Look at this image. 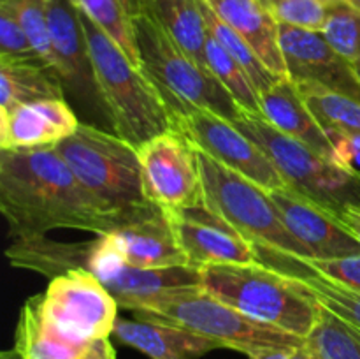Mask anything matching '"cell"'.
<instances>
[{
	"label": "cell",
	"instance_id": "9",
	"mask_svg": "<svg viewBox=\"0 0 360 359\" xmlns=\"http://www.w3.org/2000/svg\"><path fill=\"white\" fill-rule=\"evenodd\" d=\"M171 111L176 130L214 160L246 176L267 192L287 185L266 151L232 120L186 104L174 106Z\"/></svg>",
	"mask_w": 360,
	"mask_h": 359
},
{
	"label": "cell",
	"instance_id": "23",
	"mask_svg": "<svg viewBox=\"0 0 360 359\" xmlns=\"http://www.w3.org/2000/svg\"><path fill=\"white\" fill-rule=\"evenodd\" d=\"M94 248L95 239L67 243L39 236V238L14 239L6 256L14 267L55 278L67 271L88 270Z\"/></svg>",
	"mask_w": 360,
	"mask_h": 359
},
{
	"label": "cell",
	"instance_id": "10",
	"mask_svg": "<svg viewBox=\"0 0 360 359\" xmlns=\"http://www.w3.org/2000/svg\"><path fill=\"white\" fill-rule=\"evenodd\" d=\"M148 201L164 211L202 204V180L195 146L179 130H169L137 146Z\"/></svg>",
	"mask_w": 360,
	"mask_h": 359
},
{
	"label": "cell",
	"instance_id": "2",
	"mask_svg": "<svg viewBox=\"0 0 360 359\" xmlns=\"http://www.w3.org/2000/svg\"><path fill=\"white\" fill-rule=\"evenodd\" d=\"M95 92L116 136L141 146L151 137L176 130L174 116L153 77L136 67L118 44L81 13Z\"/></svg>",
	"mask_w": 360,
	"mask_h": 359
},
{
	"label": "cell",
	"instance_id": "28",
	"mask_svg": "<svg viewBox=\"0 0 360 359\" xmlns=\"http://www.w3.org/2000/svg\"><path fill=\"white\" fill-rule=\"evenodd\" d=\"M197 4H199V9L200 13H202L207 34H210L211 37L217 39V41L227 49L229 55L246 70V74L250 76L252 83L255 84L259 95L262 94L264 90H267V88H269L280 76H276V74L264 63V60L257 55V51L250 46V42L246 41L243 35H239L231 25L225 23V21L214 13V9L206 2V0H197Z\"/></svg>",
	"mask_w": 360,
	"mask_h": 359
},
{
	"label": "cell",
	"instance_id": "15",
	"mask_svg": "<svg viewBox=\"0 0 360 359\" xmlns=\"http://www.w3.org/2000/svg\"><path fill=\"white\" fill-rule=\"evenodd\" d=\"M165 215L192 266L260 263L259 250L202 204L190 210L165 211Z\"/></svg>",
	"mask_w": 360,
	"mask_h": 359
},
{
	"label": "cell",
	"instance_id": "8",
	"mask_svg": "<svg viewBox=\"0 0 360 359\" xmlns=\"http://www.w3.org/2000/svg\"><path fill=\"white\" fill-rule=\"evenodd\" d=\"M234 123L266 151L287 185L315 197L336 213L347 204H360V178L278 130L260 113L241 109Z\"/></svg>",
	"mask_w": 360,
	"mask_h": 359
},
{
	"label": "cell",
	"instance_id": "40",
	"mask_svg": "<svg viewBox=\"0 0 360 359\" xmlns=\"http://www.w3.org/2000/svg\"><path fill=\"white\" fill-rule=\"evenodd\" d=\"M290 359H320V358L315 354V352L309 351L304 344V345H301V347L290 351Z\"/></svg>",
	"mask_w": 360,
	"mask_h": 359
},
{
	"label": "cell",
	"instance_id": "34",
	"mask_svg": "<svg viewBox=\"0 0 360 359\" xmlns=\"http://www.w3.org/2000/svg\"><path fill=\"white\" fill-rule=\"evenodd\" d=\"M280 25L322 32L329 14L323 0H260Z\"/></svg>",
	"mask_w": 360,
	"mask_h": 359
},
{
	"label": "cell",
	"instance_id": "25",
	"mask_svg": "<svg viewBox=\"0 0 360 359\" xmlns=\"http://www.w3.org/2000/svg\"><path fill=\"white\" fill-rule=\"evenodd\" d=\"M141 11L157 21L176 44L190 56L206 67L207 28L197 0H139ZM207 69V67H206Z\"/></svg>",
	"mask_w": 360,
	"mask_h": 359
},
{
	"label": "cell",
	"instance_id": "42",
	"mask_svg": "<svg viewBox=\"0 0 360 359\" xmlns=\"http://www.w3.org/2000/svg\"><path fill=\"white\" fill-rule=\"evenodd\" d=\"M345 2H348L350 6H354V7H357V9H360V0H345Z\"/></svg>",
	"mask_w": 360,
	"mask_h": 359
},
{
	"label": "cell",
	"instance_id": "13",
	"mask_svg": "<svg viewBox=\"0 0 360 359\" xmlns=\"http://www.w3.org/2000/svg\"><path fill=\"white\" fill-rule=\"evenodd\" d=\"M269 197L290 234L315 259H333L360 253V243L315 197L290 185L269 190Z\"/></svg>",
	"mask_w": 360,
	"mask_h": 359
},
{
	"label": "cell",
	"instance_id": "29",
	"mask_svg": "<svg viewBox=\"0 0 360 359\" xmlns=\"http://www.w3.org/2000/svg\"><path fill=\"white\" fill-rule=\"evenodd\" d=\"M295 83V81H294ZM309 111L326 130L360 137V101L327 90L320 84L295 83Z\"/></svg>",
	"mask_w": 360,
	"mask_h": 359
},
{
	"label": "cell",
	"instance_id": "4",
	"mask_svg": "<svg viewBox=\"0 0 360 359\" xmlns=\"http://www.w3.org/2000/svg\"><path fill=\"white\" fill-rule=\"evenodd\" d=\"M55 148L79 182L123 224L160 210L144 194L139 155L129 141L79 123L76 132Z\"/></svg>",
	"mask_w": 360,
	"mask_h": 359
},
{
	"label": "cell",
	"instance_id": "21",
	"mask_svg": "<svg viewBox=\"0 0 360 359\" xmlns=\"http://www.w3.org/2000/svg\"><path fill=\"white\" fill-rule=\"evenodd\" d=\"M14 345L25 359H86L95 341L81 340L53 324L37 294L27 299L21 308Z\"/></svg>",
	"mask_w": 360,
	"mask_h": 359
},
{
	"label": "cell",
	"instance_id": "43",
	"mask_svg": "<svg viewBox=\"0 0 360 359\" xmlns=\"http://www.w3.org/2000/svg\"><path fill=\"white\" fill-rule=\"evenodd\" d=\"M354 70H355V76H357V80L360 83V65H354Z\"/></svg>",
	"mask_w": 360,
	"mask_h": 359
},
{
	"label": "cell",
	"instance_id": "27",
	"mask_svg": "<svg viewBox=\"0 0 360 359\" xmlns=\"http://www.w3.org/2000/svg\"><path fill=\"white\" fill-rule=\"evenodd\" d=\"M72 2L122 48L134 65L143 69L139 49H137L136 28H134V21L143 13L139 0H72Z\"/></svg>",
	"mask_w": 360,
	"mask_h": 359
},
{
	"label": "cell",
	"instance_id": "7",
	"mask_svg": "<svg viewBox=\"0 0 360 359\" xmlns=\"http://www.w3.org/2000/svg\"><path fill=\"white\" fill-rule=\"evenodd\" d=\"M134 28L143 69L158 84L169 108L186 104L213 111L232 122L239 118L243 108L227 88L206 67L190 58L157 21L141 13Z\"/></svg>",
	"mask_w": 360,
	"mask_h": 359
},
{
	"label": "cell",
	"instance_id": "1",
	"mask_svg": "<svg viewBox=\"0 0 360 359\" xmlns=\"http://www.w3.org/2000/svg\"><path fill=\"white\" fill-rule=\"evenodd\" d=\"M0 211L13 239L39 238L55 229L102 236L123 224L55 146L0 150Z\"/></svg>",
	"mask_w": 360,
	"mask_h": 359
},
{
	"label": "cell",
	"instance_id": "33",
	"mask_svg": "<svg viewBox=\"0 0 360 359\" xmlns=\"http://www.w3.org/2000/svg\"><path fill=\"white\" fill-rule=\"evenodd\" d=\"M20 21L35 55L42 63L56 69V56L53 51L48 25V0H0Z\"/></svg>",
	"mask_w": 360,
	"mask_h": 359
},
{
	"label": "cell",
	"instance_id": "18",
	"mask_svg": "<svg viewBox=\"0 0 360 359\" xmlns=\"http://www.w3.org/2000/svg\"><path fill=\"white\" fill-rule=\"evenodd\" d=\"M112 336L150 359H200L220 344L183 327L150 319L116 320Z\"/></svg>",
	"mask_w": 360,
	"mask_h": 359
},
{
	"label": "cell",
	"instance_id": "37",
	"mask_svg": "<svg viewBox=\"0 0 360 359\" xmlns=\"http://www.w3.org/2000/svg\"><path fill=\"white\" fill-rule=\"evenodd\" d=\"M338 218L343 227L360 243V204H347L338 211Z\"/></svg>",
	"mask_w": 360,
	"mask_h": 359
},
{
	"label": "cell",
	"instance_id": "20",
	"mask_svg": "<svg viewBox=\"0 0 360 359\" xmlns=\"http://www.w3.org/2000/svg\"><path fill=\"white\" fill-rule=\"evenodd\" d=\"M48 25L56 70L63 84L67 83L74 90L84 84L95 88L86 37L76 4L72 0H48Z\"/></svg>",
	"mask_w": 360,
	"mask_h": 359
},
{
	"label": "cell",
	"instance_id": "32",
	"mask_svg": "<svg viewBox=\"0 0 360 359\" xmlns=\"http://www.w3.org/2000/svg\"><path fill=\"white\" fill-rule=\"evenodd\" d=\"M323 37L352 65H360V9L345 0L329 6Z\"/></svg>",
	"mask_w": 360,
	"mask_h": 359
},
{
	"label": "cell",
	"instance_id": "17",
	"mask_svg": "<svg viewBox=\"0 0 360 359\" xmlns=\"http://www.w3.org/2000/svg\"><path fill=\"white\" fill-rule=\"evenodd\" d=\"M109 234L112 236L130 266L144 270L192 266L181 246L178 245L164 210L127 222Z\"/></svg>",
	"mask_w": 360,
	"mask_h": 359
},
{
	"label": "cell",
	"instance_id": "16",
	"mask_svg": "<svg viewBox=\"0 0 360 359\" xmlns=\"http://www.w3.org/2000/svg\"><path fill=\"white\" fill-rule=\"evenodd\" d=\"M79 123L65 99L0 109V150L55 146L72 136Z\"/></svg>",
	"mask_w": 360,
	"mask_h": 359
},
{
	"label": "cell",
	"instance_id": "36",
	"mask_svg": "<svg viewBox=\"0 0 360 359\" xmlns=\"http://www.w3.org/2000/svg\"><path fill=\"white\" fill-rule=\"evenodd\" d=\"M274 259H292L301 266L311 267L320 275L333 278L347 287L360 291V253L345 257H333V259H315V257H274Z\"/></svg>",
	"mask_w": 360,
	"mask_h": 359
},
{
	"label": "cell",
	"instance_id": "26",
	"mask_svg": "<svg viewBox=\"0 0 360 359\" xmlns=\"http://www.w3.org/2000/svg\"><path fill=\"white\" fill-rule=\"evenodd\" d=\"M274 270L283 271L297 287L311 296L323 310L340 317L360 331V291L347 287L311 267L301 266L292 259H274Z\"/></svg>",
	"mask_w": 360,
	"mask_h": 359
},
{
	"label": "cell",
	"instance_id": "12",
	"mask_svg": "<svg viewBox=\"0 0 360 359\" xmlns=\"http://www.w3.org/2000/svg\"><path fill=\"white\" fill-rule=\"evenodd\" d=\"M86 271L94 273L118 305L130 312L143 308L165 292L202 285L200 267L197 266L158 270L130 266L109 232L95 238V248Z\"/></svg>",
	"mask_w": 360,
	"mask_h": 359
},
{
	"label": "cell",
	"instance_id": "35",
	"mask_svg": "<svg viewBox=\"0 0 360 359\" xmlns=\"http://www.w3.org/2000/svg\"><path fill=\"white\" fill-rule=\"evenodd\" d=\"M34 60H39V56L35 55L20 21L9 6L0 2V62H34Z\"/></svg>",
	"mask_w": 360,
	"mask_h": 359
},
{
	"label": "cell",
	"instance_id": "3",
	"mask_svg": "<svg viewBox=\"0 0 360 359\" xmlns=\"http://www.w3.org/2000/svg\"><path fill=\"white\" fill-rule=\"evenodd\" d=\"M200 282L211 296L245 315L304 340L322 313V306L283 271L262 263L202 266Z\"/></svg>",
	"mask_w": 360,
	"mask_h": 359
},
{
	"label": "cell",
	"instance_id": "31",
	"mask_svg": "<svg viewBox=\"0 0 360 359\" xmlns=\"http://www.w3.org/2000/svg\"><path fill=\"white\" fill-rule=\"evenodd\" d=\"M306 347L320 359H360V331L322 308Z\"/></svg>",
	"mask_w": 360,
	"mask_h": 359
},
{
	"label": "cell",
	"instance_id": "6",
	"mask_svg": "<svg viewBox=\"0 0 360 359\" xmlns=\"http://www.w3.org/2000/svg\"><path fill=\"white\" fill-rule=\"evenodd\" d=\"M134 315L183 327L217 341L221 348L238 351L245 355L266 348L292 351L306 344L304 338L245 315L211 296L202 285L165 292L136 310Z\"/></svg>",
	"mask_w": 360,
	"mask_h": 359
},
{
	"label": "cell",
	"instance_id": "41",
	"mask_svg": "<svg viewBox=\"0 0 360 359\" xmlns=\"http://www.w3.org/2000/svg\"><path fill=\"white\" fill-rule=\"evenodd\" d=\"M0 359H25V355L21 354L20 348L14 345L13 348H7V351H4L2 354H0Z\"/></svg>",
	"mask_w": 360,
	"mask_h": 359
},
{
	"label": "cell",
	"instance_id": "5",
	"mask_svg": "<svg viewBox=\"0 0 360 359\" xmlns=\"http://www.w3.org/2000/svg\"><path fill=\"white\" fill-rule=\"evenodd\" d=\"M202 180V206L259 250L260 263L271 257H309L278 215L269 192L234 169L195 148Z\"/></svg>",
	"mask_w": 360,
	"mask_h": 359
},
{
	"label": "cell",
	"instance_id": "14",
	"mask_svg": "<svg viewBox=\"0 0 360 359\" xmlns=\"http://www.w3.org/2000/svg\"><path fill=\"white\" fill-rule=\"evenodd\" d=\"M280 49L287 76L295 83H313L360 101L354 65L327 42L322 32L280 25Z\"/></svg>",
	"mask_w": 360,
	"mask_h": 359
},
{
	"label": "cell",
	"instance_id": "19",
	"mask_svg": "<svg viewBox=\"0 0 360 359\" xmlns=\"http://www.w3.org/2000/svg\"><path fill=\"white\" fill-rule=\"evenodd\" d=\"M260 115L278 130L302 141L333 160V143L329 134L309 111L297 84L288 76L278 77L260 94Z\"/></svg>",
	"mask_w": 360,
	"mask_h": 359
},
{
	"label": "cell",
	"instance_id": "39",
	"mask_svg": "<svg viewBox=\"0 0 360 359\" xmlns=\"http://www.w3.org/2000/svg\"><path fill=\"white\" fill-rule=\"evenodd\" d=\"M294 351V348H292ZM248 359H290V351L287 348H266L246 355Z\"/></svg>",
	"mask_w": 360,
	"mask_h": 359
},
{
	"label": "cell",
	"instance_id": "11",
	"mask_svg": "<svg viewBox=\"0 0 360 359\" xmlns=\"http://www.w3.org/2000/svg\"><path fill=\"white\" fill-rule=\"evenodd\" d=\"M41 303L53 324L86 341L109 338L118 320V301L86 270H72L51 278L41 294Z\"/></svg>",
	"mask_w": 360,
	"mask_h": 359
},
{
	"label": "cell",
	"instance_id": "44",
	"mask_svg": "<svg viewBox=\"0 0 360 359\" xmlns=\"http://www.w3.org/2000/svg\"><path fill=\"white\" fill-rule=\"evenodd\" d=\"M323 2H326V4H327V6H333V4H336V2H338V0H323Z\"/></svg>",
	"mask_w": 360,
	"mask_h": 359
},
{
	"label": "cell",
	"instance_id": "30",
	"mask_svg": "<svg viewBox=\"0 0 360 359\" xmlns=\"http://www.w3.org/2000/svg\"><path fill=\"white\" fill-rule=\"evenodd\" d=\"M204 55H206L207 70L227 88V92L238 101V104L243 109L260 113V95L255 84L252 83L246 70L229 55L227 49L210 34L206 39Z\"/></svg>",
	"mask_w": 360,
	"mask_h": 359
},
{
	"label": "cell",
	"instance_id": "38",
	"mask_svg": "<svg viewBox=\"0 0 360 359\" xmlns=\"http://www.w3.org/2000/svg\"><path fill=\"white\" fill-rule=\"evenodd\" d=\"M86 359H116L115 347H112L111 340L105 338V340L95 341V345L91 347L90 354L86 355Z\"/></svg>",
	"mask_w": 360,
	"mask_h": 359
},
{
	"label": "cell",
	"instance_id": "24",
	"mask_svg": "<svg viewBox=\"0 0 360 359\" xmlns=\"http://www.w3.org/2000/svg\"><path fill=\"white\" fill-rule=\"evenodd\" d=\"M63 99V80L58 70L46 63L0 62V109L39 101Z\"/></svg>",
	"mask_w": 360,
	"mask_h": 359
},
{
	"label": "cell",
	"instance_id": "22",
	"mask_svg": "<svg viewBox=\"0 0 360 359\" xmlns=\"http://www.w3.org/2000/svg\"><path fill=\"white\" fill-rule=\"evenodd\" d=\"M214 13L250 42L276 76H287L280 49V23L260 0H206Z\"/></svg>",
	"mask_w": 360,
	"mask_h": 359
}]
</instances>
